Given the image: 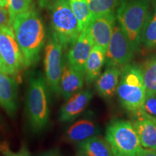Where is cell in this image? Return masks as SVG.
Segmentation results:
<instances>
[{"label":"cell","instance_id":"obj_20","mask_svg":"<svg viewBox=\"0 0 156 156\" xmlns=\"http://www.w3.org/2000/svg\"><path fill=\"white\" fill-rule=\"evenodd\" d=\"M70 7L77 18L80 32L85 30L93 18L87 0H68Z\"/></svg>","mask_w":156,"mask_h":156},{"label":"cell","instance_id":"obj_26","mask_svg":"<svg viewBox=\"0 0 156 156\" xmlns=\"http://www.w3.org/2000/svg\"><path fill=\"white\" fill-rule=\"evenodd\" d=\"M0 152L4 156H30V153L25 147H22L17 152L12 151L7 142L0 143Z\"/></svg>","mask_w":156,"mask_h":156},{"label":"cell","instance_id":"obj_15","mask_svg":"<svg viewBox=\"0 0 156 156\" xmlns=\"http://www.w3.org/2000/svg\"><path fill=\"white\" fill-rule=\"evenodd\" d=\"M84 83L85 72L72 67L69 63L64 66L60 80V93L65 100L79 92Z\"/></svg>","mask_w":156,"mask_h":156},{"label":"cell","instance_id":"obj_4","mask_svg":"<svg viewBox=\"0 0 156 156\" xmlns=\"http://www.w3.org/2000/svg\"><path fill=\"white\" fill-rule=\"evenodd\" d=\"M148 12V0H122L117 10L119 24L131 42L134 51H138L141 44V34L149 15Z\"/></svg>","mask_w":156,"mask_h":156},{"label":"cell","instance_id":"obj_28","mask_svg":"<svg viewBox=\"0 0 156 156\" xmlns=\"http://www.w3.org/2000/svg\"><path fill=\"white\" fill-rule=\"evenodd\" d=\"M135 156H156V151L142 147Z\"/></svg>","mask_w":156,"mask_h":156},{"label":"cell","instance_id":"obj_14","mask_svg":"<svg viewBox=\"0 0 156 156\" xmlns=\"http://www.w3.org/2000/svg\"><path fill=\"white\" fill-rule=\"evenodd\" d=\"M17 84L15 77L0 72V106L10 117L17 110Z\"/></svg>","mask_w":156,"mask_h":156},{"label":"cell","instance_id":"obj_9","mask_svg":"<svg viewBox=\"0 0 156 156\" xmlns=\"http://www.w3.org/2000/svg\"><path fill=\"white\" fill-rule=\"evenodd\" d=\"M131 42L119 24H115L106 53L108 67H120L129 64L134 56Z\"/></svg>","mask_w":156,"mask_h":156},{"label":"cell","instance_id":"obj_27","mask_svg":"<svg viewBox=\"0 0 156 156\" xmlns=\"http://www.w3.org/2000/svg\"><path fill=\"white\" fill-rule=\"evenodd\" d=\"M6 25L11 26L10 24H9V17L8 12H7V9L3 8L0 5V27L6 26Z\"/></svg>","mask_w":156,"mask_h":156},{"label":"cell","instance_id":"obj_12","mask_svg":"<svg viewBox=\"0 0 156 156\" xmlns=\"http://www.w3.org/2000/svg\"><path fill=\"white\" fill-rule=\"evenodd\" d=\"M94 46L88 28L82 31L72 45L68 53V62L72 67L85 72V66L89 54Z\"/></svg>","mask_w":156,"mask_h":156},{"label":"cell","instance_id":"obj_23","mask_svg":"<svg viewBox=\"0 0 156 156\" xmlns=\"http://www.w3.org/2000/svg\"><path fill=\"white\" fill-rule=\"evenodd\" d=\"M142 70L147 93H156V58L146 63Z\"/></svg>","mask_w":156,"mask_h":156},{"label":"cell","instance_id":"obj_19","mask_svg":"<svg viewBox=\"0 0 156 156\" xmlns=\"http://www.w3.org/2000/svg\"><path fill=\"white\" fill-rule=\"evenodd\" d=\"M80 152L88 156H114L106 140L95 136L78 143Z\"/></svg>","mask_w":156,"mask_h":156},{"label":"cell","instance_id":"obj_22","mask_svg":"<svg viewBox=\"0 0 156 156\" xmlns=\"http://www.w3.org/2000/svg\"><path fill=\"white\" fill-rule=\"evenodd\" d=\"M87 5L93 17L114 12L118 0H87Z\"/></svg>","mask_w":156,"mask_h":156},{"label":"cell","instance_id":"obj_11","mask_svg":"<svg viewBox=\"0 0 156 156\" xmlns=\"http://www.w3.org/2000/svg\"><path fill=\"white\" fill-rule=\"evenodd\" d=\"M133 115L132 124L139 136L141 146L156 151V118L142 112Z\"/></svg>","mask_w":156,"mask_h":156},{"label":"cell","instance_id":"obj_6","mask_svg":"<svg viewBox=\"0 0 156 156\" xmlns=\"http://www.w3.org/2000/svg\"><path fill=\"white\" fill-rule=\"evenodd\" d=\"M106 140L114 156H135L142 147L132 122L117 119L108 124Z\"/></svg>","mask_w":156,"mask_h":156},{"label":"cell","instance_id":"obj_21","mask_svg":"<svg viewBox=\"0 0 156 156\" xmlns=\"http://www.w3.org/2000/svg\"><path fill=\"white\" fill-rule=\"evenodd\" d=\"M140 43L146 48L156 46V14L148 15L141 34Z\"/></svg>","mask_w":156,"mask_h":156},{"label":"cell","instance_id":"obj_5","mask_svg":"<svg viewBox=\"0 0 156 156\" xmlns=\"http://www.w3.org/2000/svg\"><path fill=\"white\" fill-rule=\"evenodd\" d=\"M53 34L62 47L73 45L80 34L79 23L68 0H53L49 6Z\"/></svg>","mask_w":156,"mask_h":156},{"label":"cell","instance_id":"obj_3","mask_svg":"<svg viewBox=\"0 0 156 156\" xmlns=\"http://www.w3.org/2000/svg\"><path fill=\"white\" fill-rule=\"evenodd\" d=\"M116 92L123 107L132 114L139 112L147 93L142 70L134 64L122 67Z\"/></svg>","mask_w":156,"mask_h":156},{"label":"cell","instance_id":"obj_29","mask_svg":"<svg viewBox=\"0 0 156 156\" xmlns=\"http://www.w3.org/2000/svg\"><path fill=\"white\" fill-rule=\"evenodd\" d=\"M0 72H2L4 73L9 75L8 71H7V67H6L5 64L4 63L2 56L1 55V52H0Z\"/></svg>","mask_w":156,"mask_h":156},{"label":"cell","instance_id":"obj_25","mask_svg":"<svg viewBox=\"0 0 156 156\" xmlns=\"http://www.w3.org/2000/svg\"><path fill=\"white\" fill-rule=\"evenodd\" d=\"M140 112L156 118V93H146L145 101Z\"/></svg>","mask_w":156,"mask_h":156},{"label":"cell","instance_id":"obj_18","mask_svg":"<svg viewBox=\"0 0 156 156\" xmlns=\"http://www.w3.org/2000/svg\"><path fill=\"white\" fill-rule=\"evenodd\" d=\"M100 129L92 120L83 119L74 123L66 132L67 139L72 142H83L93 136H98Z\"/></svg>","mask_w":156,"mask_h":156},{"label":"cell","instance_id":"obj_8","mask_svg":"<svg viewBox=\"0 0 156 156\" xmlns=\"http://www.w3.org/2000/svg\"><path fill=\"white\" fill-rule=\"evenodd\" d=\"M0 52L9 75L15 77L24 68V60L14 30L9 25L0 27Z\"/></svg>","mask_w":156,"mask_h":156},{"label":"cell","instance_id":"obj_13","mask_svg":"<svg viewBox=\"0 0 156 156\" xmlns=\"http://www.w3.org/2000/svg\"><path fill=\"white\" fill-rule=\"evenodd\" d=\"M93 97V93L90 90H80L70 97L60 109V122L65 123L75 120L87 108Z\"/></svg>","mask_w":156,"mask_h":156},{"label":"cell","instance_id":"obj_24","mask_svg":"<svg viewBox=\"0 0 156 156\" xmlns=\"http://www.w3.org/2000/svg\"><path fill=\"white\" fill-rule=\"evenodd\" d=\"M32 0H9L8 12L9 17V24L12 23L17 15L24 12L30 8V3Z\"/></svg>","mask_w":156,"mask_h":156},{"label":"cell","instance_id":"obj_2","mask_svg":"<svg viewBox=\"0 0 156 156\" xmlns=\"http://www.w3.org/2000/svg\"><path fill=\"white\" fill-rule=\"evenodd\" d=\"M29 125L34 132L46 129L49 120L48 85L42 74L30 75L28 80L25 103Z\"/></svg>","mask_w":156,"mask_h":156},{"label":"cell","instance_id":"obj_7","mask_svg":"<svg viewBox=\"0 0 156 156\" xmlns=\"http://www.w3.org/2000/svg\"><path fill=\"white\" fill-rule=\"evenodd\" d=\"M62 46L54 34L48 39L45 48V79L48 87L54 94L60 93L62 74Z\"/></svg>","mask_w":156,"mask_h":156},{"label":"cell","instance_id":"obj_33","mask_svg":"<svg viewBox=\"0 0 156 156\" xmlns=\"http://www.w3.org/2000/svg\"><path fill=\"white\" fill-rule=\"evenodd\" d=\"M155 13L156 14V5H155Z\"/></svg>","mask_w":156,"mask_h":156},{"label":"cell","instance_id":"obj_32","mask_svg":"<svg viewBox=\"0 0 156 156\" xmlns=\"http://www.w3.org/2000/svg\"><path fill=\"white\" fill-rule=\"evenodd\" d=\"M77 156H88V155H85V154H84V153H80L79 154V155H78Z\"/></svg>","mask_w":156,"mask_h":156},{"label":"cell","instance_id":"obj_17","mask_svg":"<svg viewBox=\"0 0 156 156\" xmlns=\"http://www.w3.org/2000/svg\"><path fill=\"white\" fill-rule=\"evenodd\" d=\"M106 51L94 45L89 54L85 66V81L91 85L101 75V69L106 62Z\"/></svg>","mask_w":156,"mask_h":156},{"label":"cell","instance_id":"obj_30","mask_svg":"<svg viewBox=\"0 0 156 156\" xmlns=\"http://www.w3.org/2000/svg\"><path fill=\"white\" fill-rule=\"evenodd\" d=\"M40 156H60L56 151H49L42 153Z\"/></svg>","mask_w":156,"mask_h":156},{"label":"cell","instance_id":"obj_10","mask_svg":"<svg viewBox=\"0 0 156 156\" xmlns=\"http://www.w3.org/2000/svg\"><path fill=\"white\" fill-rule=\"evenodd\" d=\"M115 20L114 12L93 17L87 28L94 45L106 51L114 30Z\"/></svg>","mask_w":156,"mask_h":156},{"label":"cell","instance_id":"obj_31","mask_svg":"<svg viewBox=\"0 0 156 156\" xmlns=\"http://www.w3.org/2000/svg\"><path fill=\"white\" fill-rule=\"evenodd\" d=\"M8 2L9 0H0V5L5 9H8Z\"/></svg>","mask_w":156,"mask_h":156},{"label":"cell","instance_id":"obj_16","mask_svg":"<svg viewBox=\"0 0 156 156\" xmlns=\"http://www.w3.org/2000/svg\"><path fill=\"white\" fill-rule=\"evenodd\" d=\"M120 67H108L95 80V89L103 98H110L116 93L122 73Z\"/></svg>","mask_w":156,"mask_h":156},{"label":"cell","instance_id":"obj_1","mask_svg":"<svg viewBox=\"0 0 156 156\" xmlns=\"http://www.w3.org/2000/svg\"><path fill=\"white\" fill-rule=\"evenodd\" d=\"M12 28L22 52L25 68L35 65L45 44L44 25L38 13L30 7L15 17Z\"/></svg>","mask_w":156,"mask_h":156}]
</instances>
